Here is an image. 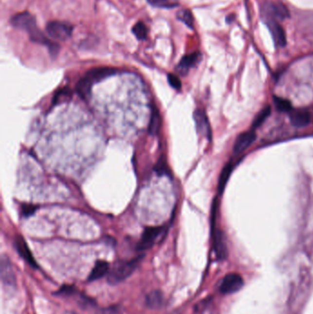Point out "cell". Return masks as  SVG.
Returning a JSON list of instances; mask_svg holds the SVG:
<instances>
[{"instance_id": "6da1fadb", "label": "cell", "mask_w": 313, "mask_h": 314, "mask_svg": "<svg viewBox=\"0 0 313 314\" xmlns=\"http://www.w3.org/2000/svg\"><path fill=\"white\" fill-rule=\"evenodd\" d=\"M11 24L13 25L17 29L22 30L30 34L31 40L38 42L40 44L46 45L50 52L53 55H55L59 50V45L56 43L49 40L45 35L40 32L37 27L36 18L29 12H21L18 13L11 18Z\"/></svg>"}, {"instance_id": "7a4b0ae2", "label": "cell", "mask_w": 313, "mask_h": 314, "mask_svg": "<svg viewBox=\"0 0 313 314\" xmlns=\"http://www.w3.org/2000/svg\"><path fill=\"white\" fill-rule=\"evenodd\" d=\"M142 257H139L130 261H123L115 264V266H113L112 269L109 273L108 281L115 285L126 279L136 269Z\"/></svg>"}, {"instance_id": "3957f363", "label": "cell", "mask_w": 313, "mask_h": 314, "mask_svg": "<svg viewBox=\"0 0 313 314\" xmlns=\"http://www.w3.org/2000/svg\"><path fill=\"white\" fill-rule=\"evenodd\" d=\"M46 31L49 36H51L53 39L65 40L71 37L73 26L63 21H52L47 25Z\"/></svg>"}, {"instance_id": "277c9868", "label": "cell", "mask_w": 313, "mask_h": 314, "mask_svg": "<svg viewBox=\"0 0 313 314\" xmlns=\"http://www.w3.org/2000/svg\"><path fill=\"white\" fill-rule=\"evenodd\" d=\"M164 232L163 226H153L145 228V232L143 233L142 238L138 243L137 249L140 251L149 249L153 245L155 240L159 237L162 233Z\"/></svg>"}, {"instance_id": "5b68a950", "label": "cell", "mask_w": 313, "mask_h": 314, "mask_svg": "<svg viewBox=\"0 0 313 314\" xmlns=\"http://www.w3.org/2000/svg\"><path fill=\"white\" fill-rule=\"evenodd\" d=\"M243 286V279L241 276L236 273L226 275L221 283L220 290L223 294L235 293L241 290Z\"/></svg>"}, {"instance_id": "8992f818", "label": "cell", "mask_w": 313, "mask_h": 314, "mask_svg": "<svg viewBox=\"0 0 313 314\" xmlns=\"http://www.w3.org/2000/svg\"><path fill=\"white\" fill-rule=\"evenodd\" d=\"M117 72V69L111 67H96L90 69L86 73V74L83 77L93 87L95 83L100 82L109 76H111Z\"/></svg>"}, {"instance_id": "52a82bcc", "label": "cell", "mask_w": 313, "mask_h": 314, "mask_svg": "<svg viewBox=\"0 0 313 314\" xmlns=\"http://www.w3.org/2000/svg\"><path fill=\"white\" fill-rule=\"evenodd\" d=\"M256 139L257 133L254 129L242 132L235 140V143L233 145V153L235 154H240L245 152L250 146L255 143Z\"/></svg>"}, {"instance_id": "ba28073f", "label": "cell", "mask_w": 313, "mask_h": 314, "mask_svg": "<svg viewBox=\"0 0 313 314\" xmlns=\"http://www.w3.org/2000/svg\"><path fill=\"white\" fill-rule=\"evenodd\" d=\"M265 15L266 19L274 20H283L289 18V13L286 6L280 3H269L265 6Z\"/></svg>"}, {"instance_id": "9c48e42d", "label": "cell", "mask_w": 313, "mask_h": 314, "mask_svg": "<svg viewBox=\"0 0 313 314\" xmlns=\"http://www.w3.org/2000/svg\"><path fill=\"white\" fill-rule=\"evenodd\" d=\"M14 244H15V248H16L17 252L18 253V255L23 258L30 266L34 267V268H37L38 265L33 258L32 252L29 248L27 242H25L24 238L21 235H17L15 237Z\"/></svg>"}, {"instance_id": "30bf717a", "label": "cell", "mask_w": 313, "mask_h": 314, "mask_svg": "<svg viewBox=\"0 0 313 314\" xmlns=\"http://www.w3.org/2000/svg\"><path fill=\"white\" fill-rule=\"evenodd\" d=\"M213 248L219 260H223L228 256V248L225 241L224 234L219 229L212 230Z\"/></svg>"}, {"instance_id": "8fae6325", "label": "cell", "mask_w": 313, "mask_h": 314, "mask_svg": "<svg viewBox=\"0 0 313 314\" xmlns=\"http://www.w3.org/2000/svg\"><path fill=\"white\" fill-rule=\"evenodd\" d=\"M265 21L276 46L284 47L287 43V38L286 33L282 28L281 25L274 19H265Z\"/></svg>"}, {"instance_id": "7c38bea8", "label": "cell", "mask_w": 313, "mask_h": 314, "mask_svg": "<svg viewBox=\"0 0 313 314\" xmlns=\"http://www.w3.org/2000/svg\"><path fill=\"white\" fill-rule=\"evenodd\" d=\"M289 114L291 124L296 128H304L312 121V115L305 110H292Z\"/></svg>"}, {"instance_id": "4fadbf2b", "label": "cell", "mask_w": 313, "mask_h": 314, "mask_svg": "<svg viewBox=\"0 0 313 314\" xmlns=\"http://www.w3.org/2000/svg\"><path fill=\"white\" fill-rule=\"evenodd\" d=\"M194 121L196 123V127L198 131L206 136L208 139L211 137V131H210V126H209V121L207 118V115L204 111L202 110H197L194 112Z\"/></svg>"}, {"instance_id": "5bb4252c", "label": "cell", "mask_w": 313, "mask_h": 314, "mask_svg": "<svg viewBox=\"0 0 313 314\" xmlns=\"http://www.w3.org/2000/svg\"><path fill=\"white\" fill-rule=\"evenodd\" d=\"M201 54L200 53H193L190 55H187L183 57L179 64L177 66V70L181 74H185L189 71L190 68L197 65V63L200 61Z\"/></svg>"}, {"instance_id": "9a60e30c", "label": "cell", "mask_w": 313, "mask_h": 314, "mask_svg": "<svg viewBox=\"0 0 313 314\" xmlns=\"http://www.w3.org/2000/svg\"><path fill=\"white\" fill-rule=\"evenodd\" d=\"M110 273V265L108 262L103 260L96 261L93 269L91 270L89 276L88 280L89 281H95L98 280L99 278L103 277L104 276Z\"/></svg>"}, {"instance_id": "2e32d148", "label": "cell", "mask_w": 313, "mask_h": 314, "mask_svg": "<svg viewBox=\"0 0 313 314\" xmlns=\"http://www.w3.org/2000/svg\"><path fill=\"white\" fill-rule=\"evenodd\" d=\"M1 278H2V281L8 286L15 285L16 277L13 272L12 266L8 260H6L5 258H3L2 262H1Z\"/></svg>"}, {"instance_id": "e0dca14e", "label": "cell", "mask_w": 313, "mask_h": 314, "mask_svg": "<svg viewBox=\"0 0 313 314\" xmlns=\"http://www.w3.org/2000/svg\"><path fill=\"white\" fill-rule=\"evenodd\" d=\"M233 170V164L232 162H229L223 167V169L221 170V173L220 178H219V182H218V192L220 195L223 193L226 185L229 181V178L232 175Z\"/></svg>"}, {"instance_id": "ac0fdd59", "label": "cell", "mask_w": 313, "mask_h": 314, "mask_svg": "<svg viewBox=\"0 0 313 314\" xmlns=\"http://www.w3.org/2000/svg\"><path fill=\"white\" fill-rule=\"evenodd\" d=\"M164 303V296L159 290L150 292L146 296V304L151 309H159Z\"/></svg>"}, {"instance_id": "d6986e66", "label": "cell", "mask_w": 313, "mask_h": 314, "mask_svg": "<svg viewBox=\"0 0 313 314\" xmlns=\"http://www.w3.org/2000/svg\"><path fill=\"white\" fill-rule=\"evenodd\" d=\"M161 124H162V119H161L160 113L155 106H153L152 109V116L151 121L149 124V132L152 135H156L160 129Z\"/></svg>"}, {"instance_id": "ffe728a7", "label": "cell", "mask_w": 313, "mask_h": 314, "mask_svg": "<svg viewBox=\"0 0 313 314\" xmlns=\"http://www.w3.org/2000/svg\"><path fill=\"white\" fill-rule=\"evenodd\" d=\"M270 113H271V107L266 106L265 109H263L260 112L258 113L257 117L255 118L253 122V129H257L260 125H262L264 121L269 117Z\"/></svg>"}, {"instance_id": "44dd1931", "label": "cell", "mask_w": 313, "mask_h": 314, "mask_svg": "<svg viewBox=\"0 0 313 314\" xmlns=\"http://www.w3.org/2000/svg\"><path fill=\"white\" fill-rule=\"evenodd\" d=\"M274 103H275L276 108L277 109V111H279L281 112L289 113L293 110L291 103L289 102V100H287L285 98H282V97L275 96L274 97Z\"/></svg>"}, {"instance_id": "7402d4cb", "label": "cell", "mask_w": 313, "mask_h": 314, "mask_svg": "<svg viewBox=\"0 0 313 314\" xmlns=\"http://www.w3.org/2000/svg\"><path fill=\"white\" fill-rule=\"evenodd\" d=\"M150 5L156 8H173L178 6L177 0H147Z\"/></svg>"}, {"instance_id": "603a6c76", "label": "cell", "mask_w": 313, "mask_h": 314, "mask_svg": "<svg viewBox=\"0 0 313 314\" xmlns=\"http://www.w3.org/2000/svg\"><path fill=\"white\" fill-rule=\"evenodd\" d=\"M71 97V91L68 89H60L56 92V94L54 97L53 106H55L58 103H62L66 101Z\"/></svg>"}, {"instance_id": "cb8c5ba5", "label": "cell", "mask_w": 313, "mask_h": 314, "mask_svg": "<svg viewBox=\"0 0 313 314\" xmlns=\"http://www.w3.org/2000/svg\"><path fill=\"white\" fill-rule=\"evenodd\" d=\"M132 33L136 36L138 40H145L147 37L148 30H147V27L145 26V23L140 21L133 26Z\"/></svg>"}, {"instance_id": "d4e9b609", "label": "cell", "mask_w": 313, "mask_h": 314, "mask_svg": "<svg viewBox=\"0 0 313 314\" xmlns=\"http://www.w3.org/2000/svg\"><path fill=\"white\" fill-rule=\"evenodd\" d=\"M154 170H155L156 174L159 176H168L170 171H169L168 166H167V163H166L165 156H161L159 161L157 162V164L155 165Z\"/></svg>"}, {"instance_id": "484cf974", "label": "cell", "mask_w": 313, "mask_h": 314, "mask_svg": "<svg viewBox=\"0 0 313 314\" xmlns=\"http://www.w3.org/2000/svg\"><path fill=\"white\" fill-rule=\"evenodd\" d=\"M177 18L183 21L187 27H189L190 29H193L194 26V19H193L192 14L189 10L187 9H182L178 12L177 14Z\"/></svg>"}, {"instance_id": "4316f807", "label": "cell", "mask_w": 313, "mask_h": 314, "mask_svg": "<svg viewBox=\"0 0 313 314\" xmlns=\"http://www.w3.org/2000/svg\"><path fill=\"white\" fill-rule=\"evenodd\" d=\"M167 80H168L169 85L173 88V89H177V90H180L182 84L181 81L179 79V77L174 74H168L167 75Z\"/></svg>"}, {"instance_id": "83f0119b", "label": "cell", "mask_w": 313, "mask_h": 314, "mask_svg": "<svg viewBox=\"0 0 313 314\" xmlns=\"http://www.w3.org/2000/svg\"><path fill=\"white\" fill-rule=\"evenodd\" d=\"M37 209H38L37 206H34L32 204H23L21 206V213L24 217H29V216H32Z\"/></svg>"}, {"instance_id": "f1b7e54d", "label": "cell", "mask_w": 313, "mask_h": 314, "mask_svg": "<svg viewBox=\"0 0 313 314\" xmlns=\"http://www.w3.org/2000/svg\"><path fill=\"white\" fill-rule=\"evenodd\" d=\"M119 314V308L118 307H109L103 309L98 312L97 314Z\"/></svg>"}, {"instance_id": "f546056e", "label": "cell", "mask_w": 313, "mask_h": 314, "mask_svg": "<svg viewBox=\"0 0 313 314\" xmlns=\"http://www.w3.org/2000/svg\"><path fill=\"white\" fill-rule=\"evenodd\" d=\"M73 291H74V288L73 287L66 286V287H64L62 290H60V293L59 294H66V295H69V294H72Z\"/></svg>"}]
</instances>
